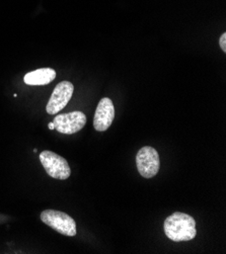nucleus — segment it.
I'll return each instance as SVG.
<instances>
[{
  "instance_id": "obj_10",
  "label": "nucleus",
  "mask_w": 226,
  "mask_h": 254,
  "mask_svg": "<svg viewBox=\"0 0 226 254\" xmlns=\"http://www.w3.org/2000/svg\"><path fill=\"white\" fill-rule=\"evenodd\" d=\"M48 127H49V129H50V130H55V126H54L53 122H52V123H50V124L48 125Z\"/></svg>"
},
{
  "instance_id": "obj_9",
  "label": "nucleus",
  "mask_w": 226,
  "mask_h": 254,
  "mask_svg": "<svg viewBox=\"0 0 226 254\" xmlns=\"http://www.w3.org/2000/svg\"><path fill=\"white\" fill-rule=\"evenodd\" d=\"M219 45L223 52H226V33H223L219 39Z\"/></svg>"
},
{
  "instance_id": "obj_2",
  "label": "nucleus",
  "mask_w": 226,
  "mask_h": 254,
  "mask_svg": "<svg viewBox=\"0 0 226 254\" xmlns=\"http://www.w3.org/2000/svg\"><path fill=\"white\" fill-rule=\"evenodd\" d=\"M41 220L64 236L73 237L76 235V223L66 213L55 210H45L41 213Z\"/></svg>"
},
{
  "instance_id": "obj_3",
  "label": "nucleus",
  "mask_w": 226,
  "mask_h": 254,
  "mask_svg": "<svg viewBox=\"0 0 226 254\" xmlns=\"http://www.w3.org/2000/svg\"><path fill=\"white\" fill-rule=\"evenodd\" d=\"M40 161L46 172L55 180L65 181L71 174V169L66 159L52 151H43L40 154Z\"/></svg>"
},
{
  "instance_id": "obj_6",
  "label": "nucleus",
  "mask_w": 226,
  "mask_h": 254,
  "mask_svg": "<svg viewBox=\"0 0 226 254\" xmlns=\"http://www.w3.org/2000/svg\"><path fill=\"white\" fill-rule=\"evenodd\" d=\"M73 91H74V87L71 82L69 81L60 82L55 87L52 95L50 96L48 105L46 107L47 113L49 115H56L60 111H62L69 103L70 98L72 97Z\"/></svg>"
},
{
  "instance_id": "obj_7",
  "label": "nucleus",
  "mask_w": 226,
  "mask_h": 254,
  "mask_svg": "<svg viewBox=\"0 0 226 254\" xmlns=\"http://www.w3.org/2000/svg\"><path fill=\"white\" fill-rule=\"evenodd\" d=\"M114 119H115V107H114L113 101L108 97L102 98L96 107L95 114H94V119H93L94 129L98 132L107 131L113 124Z\"/></svg>"
},
{
  "instance_id": "obj_1",
  "label": "nucleus",
  "mask_w": 226,
  "mask_h": 254,
  "mask_svg": "<svg viewBox=\"0 0 226 254\" xmlns=\"http://www.w3.org/2000/svg\"><path fill=\"white\" fill-rule=\"evenodd\" d=\"M163 229L167 238L175 242L190 241L197 234L195 219L181 212L168 216L164 221Z\"/></svg>"
},
{
  "instance_id": "obj_4",
  "label": "nucleus",
  "mask_w": 226,
  "mask_h": 254,
  "mask_svg": "<svg viewBox=\"0 0 226 254\" xmlns=\"http://www.w3.org/2000/svg\"><path fill=\"white\" fill-rule=\"evenodd\" d=\"M136 165L139 173L145 179H151L155 176L160 168L157 151L150 146L141 148L136 155Z\"/></svg>"
},
{
  "instance_id": "obj_5",
  "label": "nucleus",
  "mask_w": 226,
  "mask_h": 254,
  "mask_svg": "<svg viewBox=\"0 0 226 254\" xmlns=\"http://www.w3.org/2000/svg\"><path fill=\"white\" fill-rule=\"evenodd\" d=\"M55 130L62 134L72 135L79 132L86 124V117L82 112H71L54 118Z\"/></svg>"
},
{
  "instance_id": "obj_8",
  "label": "nucleus",
  "mask_w": 226,
  "mask_h": 254,
  "mask_svg": "<svg viewBox=\"0 0 226 254\" xmlns=\"http://www.w3.org/2000/svg\"><path fill=\"white\" fill-rule=\"evenodd\" d=\"M56 78V72L52 68H41L29 72L24 76V83L28 85H47Z\"/></svg>"
}]
</instances>
